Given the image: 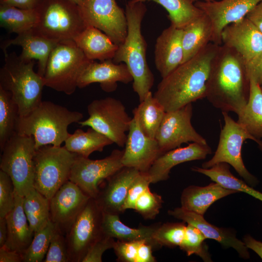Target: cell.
Segmentation results:
<instances>
[{"instance_id": "1", "label": "cell", "mask_w": 262, "mask_h": 262, "mask_svg": "<svg viewBox=\"0 0 262 262\" xmlns=\"http://www.w3.org/2000/svg\"><path fill=\"white\" fill-rule=\"evenodd\" d=\"M249 93L244 58L235 49L220 45L211 62L205 98L222 112L238 115L247 103Z\"/></svg>"}, {"instance_id": "2", "label": "cell", "mask_w": 262, "mask_h": 262, "mask_svg": "<svg viewBox=\"0 0 262 262\" xmlns=\"http://www.w3.org/2000/svg\"><path fill=\"white\" fill-rule=\"evenodd\" d=\"M219 46L210 42L193 58L162 78L153 96L165 112L177 110L206 97L211 62Z\"/></svg>"}, {"instance_id": "3", "label": "cell", "mask_w": 262, "mask_h": 262, "mask_svg": "<svg viewBox=\"0 0 262 262\" xmlns=\"http://www.w3.org/2000/svg\"><path fill=\"white\" fill-rule=\"evenodd\" d=\"M144 2L131 0L126 5L128 30L124 42L118 46L113 58L115 63H124L132 77V88L142 101L154 82V75L147 60V44L141 32L143 19L147 12Z\"/></svg>"}, {"instance_id": "4", "label": "cell", "mask_w": 262, "mask_h": 262, "mask_svg": "<svg viewBox=\"0 0 262 262\" xmlns=\"http://www.w3.org/2000/svg\"><path fill=\"white\" fill-rule=\"evenodd\" d=\"M83 115L78 111L50 101H42L24 116H18L16 132L32 136L36 149L46 145L60 147L70 134L68 126L82 121Z\"/></svg>"}, {"instance_id": "5", "label": "cell", "mask_w": 262, "mask_h": 262, "mask_svg": "<svg viewBox=\"0 0 262 262\" xmlns=\"http://www.w3.org/2000/svg\"><path fill=\"white\" fill-rule=\"evenodd\" d=\"M0 69V87L9 92L16 103L19 116L27 115L42 101L43 77L34 70L35 61H25L15 52L4 51Z\"/></svg>"}, {"instance_id": "6", "label": "cell", "mask_w": 262, "mask_h": 262, "mask_svg": "<svg viewBox=\"0 0 262 262\" xmlns=\"http://www.w3.org/2000/svg\"><path fill=\"white\" fill-rule=\"evenodd\" d=\"M91 61L73 40L58 42L48 60L43 76L45 85L66 95L73 94Z\"/></svg>"}, {"instance_id": "7", "label": "cell", "mask_w": 262, "mask_h": 262, "mask_svg": "<svg viewBox=\"0 0 262 262\" xmlns=\"http://www.w3.org/2000/svg\"><path fill=\"white\" fill-rule=\"evenodd\" d=\"M36 9L38 21L34 28L52 40H74L87 26L79 5L71 0H43Z\"/></svg>"}, {"instance_id": "8", "label": "cell", "mask_w": 262, "mask_h": 262, "mask_svg": "<svg viewBox=\"0 0 262 262\" xmlns=\"http://www.w3.org/2000/svg\"><path fill=\"white\" fill-rule=\"evenodd\" d=\"M1 151L0 170L11 178L16 193L24 196L34 188V138L15 132Z\"/></svg>"}, {"instance_id": "9", "label": "cell", "mask_w": 262, "mask_h": 262, "mask_svg": "<svg viewBox=\"0 0 262 262\" xmlns=\"http://www.w3.org/2000/svg\"><path fill=\"white\" fill-rule=\"evenodd\" d=\"M77 155L61 146L46 145L36 149L34 188L50 200L69 180Z\"/></svg>"}, {"instance_id": "10", "label": "cell", "mask_w": 262, "mask_h": 262, "mask_svg": "<svg viewBox=\"0 0 262 262\" xmlns=\"http://www.w3.org/2000/svg\"><path fill=\"white\" fill-rule=\"evenodd\" d=\"M224 125L221 129L217 149L213 157L203 163L202 167L209 168L220 163L231 165L235 171L252 187L259 183L256 177L246 167L242 157L244 142L250 139L255 142L262 152V141L250 134L241 125L234 121L228 112H222Z\"/></svg>"}, {"instance_id": "11", "label": "cell", "mask_w": 262, "mask_h": 262, "mask_svg": "<svg viewBox=\"0 0 262 262\" xmlns=\"http://www.w3.org/2000/svg\"><path fill=\"white\" fill-rule=\"evenodd\" d=\"M87 109L89 117L79 125L96 130L120 147L125 146L132 118L120 100L112 97L95 99Z\"/></svg>"}, {"instance_id": "12", "label": "cell", "mask_w": 262, "mask_h": 262, "mask_svg": "<svg viewBox=\"0 0 262 262\" xmlns=\"http://www.w3.org/2000/svg\"><path fill=\"white\" fill-rule=\"evenodd\" d=\"M103 213L90 197L66 236L69 262H82L90 247L104 235Z\"/></svg>"}, {"instance_id": "13", "label": "cell", "mask_w": 262, "mask_h": 262, "mask_svg": "<svg viewBox=\"0 0 262 262\" xmlns=\"http://www.w3.org/2000/svg\"><path fill=\"white\" fill-rule=\"evenodd\" d=\"M123 153V150L115 149L108 156L95 160L77 155L69 180L89 196L95 198L99 192L100 182L124 166L121 161Z\"/></svg>"}, {"instance_id": "14", "label": "cell", "mask_w": 262, "mask_h": 262, "mask_svg": "<svg viewBox=\"0 0 262 262\" xmlns=\"http://www.w3.org/2000/svg\"><path fill=\"white\" fill-rule=\"evenodd\" d=\"M79 6L87 26L100 30L118 46L124 42L128 30L126 13L115 0H83Z\"/></svg>"}, {"instance_id": "15", "label": "cell", "mask_w": 262, "mask_h": 262, "mask_svg": "<svg viewBox=\"0 0 262 262\" xmlns=\"http://www.w3.org/2000/svg\"><path fill=\"white\" fill-rule=\"evenodd\" d=\"M192 103L165 112L155 136L163 154L188 142L207 144L192 125Z\"/></svg>"}, {"instance_id": "16", "label": "cell", "mask_w": 262, "mask_h": 262, "mask_svg": "<svg viewBox=\"0 0 262 262\" xmlns=\"http://www.w3.org/2000/svg\"><path fill=\"white\" fill-rule=\"evenodd\" d=\"M90 197L68 180L49 200L51 221L65 236Z\"/></svg>"}, {"instance_id": "17", "label": "cell", "mask_w": 262, "mask_h": 262, "mask_svg": "<svg viewBox=\"0 0 262 262\" xmlns=\"http://www.w3.org/2000/svg\"><path fill=\"white\" fill-rule=\"evenodd\" d=\"M121 159L124 166L140 172H147L154 161L163 153L155 138L147 136L136 118H132Z\"/></svg>"}, {"instance_id": "18", "label": "cell", "mask_w": 262, "mask_h": 262, "mask_svg": "<svg viewBox=\"0 0 262 262\" xmlns=\"http://www.w3.org/2000/svg\"><path fill=\"white\" fill-rule=\"evenodd\" d=\"M262 0H220L211 2L198 1L195 5L203 11L211 21L212 42L222 44L221 34L227 25L246 17L247 14Z\"/></svg>"}, {"instance_id": "19", "label": "cell", "mask_w": 262, "mask_h": 262, "mask_svg": "<svg viewBox=\"0 0 262 262\" xmlns=\"http://www.w3.org/2000/svg\"><path fill=\"white\" fill-rule=\"evenodd\" d=\"M222 44L235 49L247 63L262 52V33L246 17L226 26Z\"/></svg>"}, {"instance_id": "20", "label": "cell", "mask_w": 262, "mask_h": 262, "mask_svg": "<svg viewBox=\"0 0 262 262\" xmlns=\"http://www.w3.org/2000/svg\"><path fill=\"white\" fill-rule=\"evenodd\" d=\"M132 81V77L124 63H115L112 59L100 62L91 61L81 75L78 88L98 82L104 91L110 93L116 89L118 82L128 84Z\"/></svg>"}, {"instance_id": "21", "label": "cell", "mask_w": 262, "mask_h": 262, "mask_svg": "<svg viewBox=\"0 0 262 262\" xmlns=\"http://www.w3.org/2000/svg\"><path fill=\"white\" fill-rule=\"evenodd\" d=\"M139 172L134 168L124 166L106 179V184L95 198L103 213L119 215L124 212L129 187Z\"/></svg>"}, {"instance_id": "22", "label": "cell", "mask_w": 262, "mask_h": 262, "mask_svg": "<svg viewBox=\"0 0 262 262\" xmlns=\"http://www.w3.org/2000/svg\"><path fill=\"white\" fill-rule=\"evenodd\" d=\"M169 215L198 229L206 239H213L226 247L234 249L244 259H249L250 254L244 242L239 240L235 233L225 228H218L208 222L202 215L178 207L168 211Z\"/></svg>"}, {"instance_id": "23", "label": "cell", "mask_w": 262, "mask_h": 262, "mask_svg": "<svg viewBox=\"0 0 262 262\" xmlns=\"http://www.w3.org/2000/svg\"><path fill=\"white\" fill-rule=\"evenodd\" d=\"M58 42L44 36L33 28L4 41L1 48L4 51L11 45L21 47L19 57L25 61L37 60V72L43 77L49 55Z\"/></svg>"}, {"instance_id": "24", "label": "cell", "mask_w": 262, "mask_h": 262, "mask_svg": "<svg viewBox=\"0 0 262 262\" xmlns=\"http://www.w3.org/2000/svg\"><path fill=\"white\" fill-rule=\"evenodd\" d=\"M182 29L172 25L165 29L156 39L154 62L162 78L181 65L183 60Z\"/></svg>"}, {"instance_id": "25", "label": "cell", "mask_w": 262, "mask_h": 262, "mask_svg": "<svg viewBox=\"0 0 262 262\" xmlns=\"http://www.w3.org/2000/svg\"><path fill=\"white\" fill-rule=\"evenodd\" d=\"M208 144L192 143L185 147H179L160 155L147 171L151 183L167 180L171 169L176 165L187 162L205 159L211 154Z\"/></svg>"}, {"instance_id": "26", "label": "cell", "mask_w": 262, "mask_h": 262, "mask_svg": "<svg viewBox=\"0 0 262 262\" xmlns=\"http://www.w3.org/2000/svg\"><path fill=\"white\" fill-rule=\"evenodd\" d=\"M23 201V196L15 192V206L5 217L8 235L4 246L21 254L29 247L34 235V232L31 228L25 214Z\"/></svg>"}, {"instance_id": "27", "label": "cell", "mask_w": 262, "mask_h": 262, "mask_svg": "<svg viewBox=\"0 0 262 262\" xmlns=\"http://www.w3.org/2000/svg\"><path fill=\"white\" fill-rule=\"evenodd\" d=\"M238 192L227 189L214 181L205 186L190 185L185 188L181 193V207L204 215L214 202L227 196Z\"/></svg>"}, {"instance_id": "28", "label": "cell", "mask_w": 262, "mask_h": 262, "mask_svg": "<svg viewBox=\"0 0 262 262\" xmlns=\"http://www.w3.org/2000/svg\"><path fill=\"white\" fill-rule=\"evenodd\" d=\"M161 223L150 226H141L131 228L123 223L119 215L103 213L102 221L103 233L117 240L124 242L145 241L153 248L161 247L153 238L155 231Z\"/></svg>"}, {"instance_id": "29", "label": "cell", "mask_w": 262, "mask_h": 262, "mask_svg": "<svg viewBox=\"0 0 262 262\" xmlns=\"http://www.w3.org/2000/svg\"><path fill=\"white\" fill-rule=\"evenodd\" d=\"M73 40L91 61L112 60L118 47L108 35L92 26H87Z\"/></svg>"}, {"instance_id": "30", "label": "cell", "mask_w": 262, "mask_h": 262, "mask_svg": "<svg viewBox=\"0 0 262 262\" xmlns=\"http://www.w3.org/2000/svg\"><path fill=\"white\" fill-rule=\"evenodd\" d=\"M182 29L183 63L212 42L213 30L211 21L204 13Z\"/></svg>"}, {"instance_id": "31", "label": "cell", "mask_w": 262, "mask_h": 262, "mask_svg": "<svg viewBox=\"0 0 262 262\" xmlns=\"http://www.w3.org/2000/svg\"><path fill=\"white\" fill-rule=\"evenodd\" d=\"M238 116L237 122L253 137L262 141V90L253 80H250L247 103Z\"/></svg>"}, {"instance_id": "32", "label": "cell", "mask_w": 262, "mask_h": 262, "mask_svg": "<svg viewBox=\"0 0 262 262\" xmlns=\"http://www.w3.org/2000/svg\"><path fill=\"white\" fill-rule=\"evenodd\" d=\"M64 146L69 151L88 158L95 151H102L104 148L112 144L113 141L105 135L89 128L86 131L81 129L69 134Z\"/></svg>"}, {"instance_id": "33", "label": "cell", "mask_w": 262, "mask_h": 262, "mask_svg": "<svg viewBox=\"0 0 262 262\" xmlns=\"http://www.w3.org/2000/svg\"><path fill=\"white\" fill-rule=\"evenodd\" d=\"M165 112L163 106L151 91L132 111L141 130L147 136L152 138H155Z\"/></svg>"}, {"instance_id": "34", "label": "cell", "mask_w": 262, "mask_h": 262, "mask_svg": "<svg viewBox=\"0 0 262 262\" xmlns=\"http://www.w3.org/2000/svg\"><path fill=\"white\" fill-rule=\"evenodd\" d=\"M229 167V164L220 163L209 168L194 166L192 170L208 176L212 180L227 189L246 193L262 202V193L235 177L230 171Z\"/></svg>"}, {"instance_id": "35", "label": "cell", "mask_w": 262, "mask_h": 262, "mask_svg": "<svg viewBox=\"0 0 262 262\" xmlns=\"http://www.w3.org/2000/svg\"><path fill=\"white\" fill-rule=\"evenodd\" d=\"M38 21L36 9H24L0 4V26L17 34L34 28Z\"/></svg>"}, {"instance_id": "36", "label": "cell", "mask_w": 262, "mask_h": 262, "mask_svg": "<svg viewBox=\"0 0 262 262\" xmlns=\"http://www.w3.org/2000/svg\"><path fill=\"white\" fill-rule=\"evenodd\" d=\"M133 2L152 1L162 6L168 12L171 25L183 29L204 14L193 0H131Z\"/></svg>"}, {"instance_id": "37", "label": "cell", "mask_w": 262, "mask_h": 262, "mask_svg": "<svg viewBox=\"0 0 262 262\" xmlns=\"http://www.w3.org/2000/svg\"><path fill=\"white\" fill-rule=\"evenodd\" d=\"M23 208L34 232L47 226L50 220L49 200L34 188L23 196Z\"/></svg>"}, {"instance_id": "38", "label": "cell", "mask_w": 262, "mask_h": 262, "mask_svg": "<svg viewBox=\"0 0 262 262\" xmlns=\"http://www.w3.org/2000/svg\"><path fill=\"white\" fill-rule=\"evenodd\" d=\"M18 109L11 94L0 87V148L16 132Z\"/></svg>"}, {"instance_id": "39", "label": "cell", "mask_w": 262, "mask_h": 262, "mask_svg": "<svg viewBox=\"0 0 262 262\" xmlns=\"http://www.w3.org/2000/svg\"><path fill=\"white\" fill-rule=\"evenodd\" d=\"M55 226L49 220L47 226L34 232L33 239L22 254L24 262H40L44 260Z\"/></svg>"}, {"instance_id": "40", "label": "cell", "mask_w": 262, "mask_h": 262, "mask_svg": "<svg viewBox=\"0 0 262 262\" xmlns=\"http://www.w3.org/2000/svg\"><path fill=\"white\" fill-rule=\"evenodd\" d=\"M205 239L206 238L198 229L187 224L185 236L179 247L188 256L196 254L204 262H212Z\"/></svg>"}, {"instance_id": "41", "label": "cell", "mask_w": 262, "mask_h": 262, "mask_svg": "<svg viewBox=\"0 0 262 262\" xmlns=\"http://www.w3.org/2000/svg\"><path fill=\"white\" fill-rule=\"evenodd\" d=\"M185 222L166 223L161 224L155 231L153 238L161 247L171 248L180 246L185 233Z\"/></svg>"}, {"instance_id": "42", "label": "cell", "mask_w": 262, "mask_h": 262, "mask_svg": "<svg viewBox=\"0 0 262 262\" xmlns=\"http://www.w3.org/2000/svg\"><path fill=\"white\" fill-rule=\"evenodd\" d=\"M162 197L148 188L137 200L135 209L145 219H153L159 214L163 203Z\"/></svg>"}, {"instance_id": "43", "label": "cell", "mask_w": 262, "mask_h": 262, "mask_svg": "<svg viewBox=\"0 0 262 262\" xmlns=\"http://www.w3.org/2000/svg\"><path fill=\"white\" fill-rule=\"evenodd\" d=\"M45 262H69L66 236L55 228L51 236Z\"/></svg>"}, {"instance_id": "44", "label": "cell", "mask_w": 262, "mask_h": 262, "mask_svg": "<svg viewBox=\"0 0 262 262\" xmlns=\"http://www.w3.org/2000/svg\"><path fill=\"white\" fill-rule=\"evenodd\" d=\"M15 190L10 176L0 170V217H5L15 206Z\"/></svg>"}, {"instance_id": "45", "label": "cell", "mask_w": 262, "mask_h": 262, "mask_svg": "<svg viewBox=\"0 0 262 262\" xmlns=\"http://www.w3.org/2000/svg\"><path fill=\"white\" fill-rule=\"evenodd\" d=\"M151 183L150 178L147 172H139L131 184L124 210H134L136 202L139 197L148 188Z\"/></svg>"}, {"instance_id": "46", "label": "cell", "mask_w": 262, "mask_h": 262, "mask_svg": "<svg viewBox=\"0 0 262 262\" xmlns=\"http://www.w3.org/2000/svg\"><path fill=\"white\" fill-rule=\"evenodd\" d=\"M115 242L114 238L104 234L90 247L82 262H101L103 254L113 248Z\"/></svg>"}, {"instance_id": "47", "label": "cell", "mask_w": 262, "mask_h": 262, "mask_svg": "<svg viewBox=\"0 0 262 262\" xmlns=\"http://www.w3.org/2000/svg\"><path fill=\"white\" fill-rule=\"evenodd\" d=\"M141 242L115 241L113 249L117 260L123 262H135L138 248Z\"/></svg>"}, {"instance_id": "48", "label": "cell", "mask_w": 262, "mask_h": 262, "mask_svg": "<svg viewBox=\"0 0 262 262\" xmlns=\"http://www.w3.org/2000/svg\"><path fill=\"white\" fill-rule=\"evenodd\" d=\"M246 72L250 80L262 85V52L246 63Z\"/></svg>"}, {"instance_id": "49", "label": "cell", "mask_w": 262, "mask_h": 262, "mask_svg": "<svg viewBox=\"0 0 262 262\" xmlns=\"http://www.w3.org/2000/svg\"><path fill=\"white\" fill-rule=\"evenodd\" d=\"M153 249V246L147 242L141 241L138 248L135 262H156L152 255Z\"/></svg>"}, {"instance_id": "50", "label": "cell", "mask_w": 262, "mask_h": 262, "mask_svg": "<svg viewBox=\"0 0 262 262\" xmlns=\"http://www.w3.org/2000/svg\"><path fill=\"white\" fill-rule=\"evenodd\" d=\"M43 0H0V4L24 9H36Z\"/></svg>"}, {"instance_id": "51", "label": "cell", "mask_w": 262, "mask_h": 262, "mask_svg": "<svg viewBox=\"0 0 262 262\" xmlns=\"http://www.w3.org/2000/svg\"><path fill=\"white\" fill-rule=\"evenodd\" d=\"M246 17L262 33V1L255 6Z\"/></svg>"}, {"instance_id": "52", "label": "cell", "mask_w": 262, "mask_h": 262, "mask_svg": "<svg viewBox=\"0 0 262 262\" xmlns=\"http://www.w3.org/2000/svg\"><path fill=\"white\" fill-rule=\"evenodd\" d=\"M0 262H23L22 254L3 246L0 247Z\"/></svg>"}, {"instance_id": "53", "label": "cell", "mask_w": 262, "mask_h": 262, "mask_svg": "<svg viewBox=\"0 0 262 262\" xmlns=\"http://www.w3.org/2000/svg\"><path fill=\"white\" fill-rule=\"evenodd\" d=\"M246 246L255 252L262 260V242L256 240L249 234L245 235L243 241Z\"/></svg>"}, {"instance_id": "54", "label": "cell", "mask_w": 262, "mask_h": 262, "mask_svg": "<svg viewBox=\"0 0 262 262\" xmlns=\"http://www.w3.org/2000/svg\"><path fill=\"white\" fill-rule=\"evenodd\" d=\"M8 229L5 217H0V247L4 246L7 241Z\"/></svg>"}, {"instance_id": "55", "label": "cell", "mask_w": 262, "mask_h": 262, "mask_svg": "<svg viewBox=\"0 0 262 262\" xmlns=\"http://www.w3.org/2000/svg\"><path fill=\"white\" fill-rule=\"evenodd\" d=\"M71 0L77 3V4L79 5L82 2V1L83 0Z\"/></svg>"}, {"instance_id": "56", "label": "cell", "mask_w": 262, "mask_h": 262, "mask_svg": "<svg viewBox=\"0 0 262 262\" xmlns=\"http://www.w3.org/2000/svg\"><path fill=\"white\" fill-rule=\"evenodd\" d=\"M214 0H193L194 2H196L198 1H205V2H211V1H213Z\"/></svg>"}, {"instance_id": "57", "label": "cell", "mask_w": 262, "mask_h": 262, "mask_svg": "<svg viewBox=\"0 0 262 262\" xmlns=\"http://www.w3.org/2000/svg\"><path fill=\"white\" fill-rule=\"evenodd\" d=\"M261 88L262 90V85H261Z\"/></svg>"}]
</instances>
